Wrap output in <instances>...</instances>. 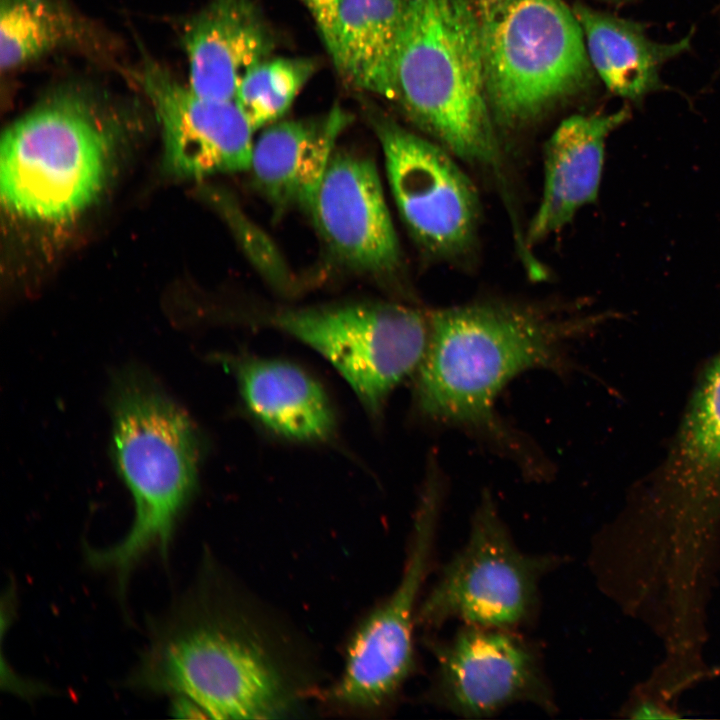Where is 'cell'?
Returning <instances> with one entry per match:
<instances>
[{
  "instance_id": "cell-23",
  "label": "cell",
  "mask_w": 720,
  "mask_h": 720,
  "mask_svg": "<svg viewBox=\"0 0 720 720\" xmlns=\"http://www.w3.org/2000/svg\"><path fill=\"white\" fill-rule=\"evenodd\" d=\"M302 1L314 19L322 40L328 52H330L334 42L335 26L340 0Z\"/></svg>"
},
{
  "instance_id": "cell-12",
  "label": "cell",
  "mask_w": 720,
  "mask_h": 720,
  "mask_svg": "<svg viewBox=\"0 0 720 720\" xmlns=\"http://www.w3.org/2000/svg\"><path fill=\"white\" fill-rule=\"evenodd\" d=\"M132 73L154 108L174 173L201 178L250 169L254 130L234 99L201 96L151 58Z\"/></svg>"
},
{
  "instance_id": "cell-15",
  "label": "cell",
  "mask_w": 720,
  "mask_h": 720,
  "mask_svg": "<svg viewBox=\"0 0 720 720\" xmlns=\"http://www.w3.org/2000/svg\"><path fill=\"white\" fill-rule=\"evenodd\" d=\"M275 34L255 0H209L182 28L189 87L232 100L243 76L270 57Z\"/></svg>"
},
{
  "instance_id": "cell-22",
  "label": "cell",
  "mask_w": 720,
  "mask_h": 720,
  "mask_svg": "<svg viewBox=\"0 0 720 720\" xmlns=\"http://www.w3.org/2000/svg\"><path fill=\"white\" fill-rule=\"evenodd\" d=\"M316 70L311 58H267L252 67L238 85L234 100L253 130L277 122Z\"/></svg>"
},
{
  "instance_id": "cell-18",
  "label": "cell",
  "mask_w": 720,
  "mask_h": 720,
  "mask_svg": "<svg viewBox=\"0 0 720 720\" xmlns=\"http://www.w3.org/2000/svg\"><path fill=\"white\" fill-rule=\"evenodd\" d=\"M233 364L246 408L286 439L320 442L335 431V415L322 386L300 367L281 360L242 358Z\"/></svg>"
},
{
  "instance_id": "cell-10",
  "label": "cell",
  "mask_w": 720,
  "mask_h": 720,
  "mask_svg": "<svg viewBox=\"0 0 720 720\" xmlns=\"http://www.w3.org/2000/svg\"><path fill=\"white\" fill-rule=\"evenodd\" d=\"M434 661L427 704L465 719L496 716L518 705L559 712L543 648L522 630L462 624L448 637L424 639Z\"/></svg>"
},
{
  "instance_id": "cell-19",
  "label": "cell",
  "mask_w": 720,
  "mask_h": 720,
  "mask_svg": "<svg viewBox=\"0 0 720 720\" xmlns=\"http://www.w3.org/2000/svg\"><path fill=\"white\" fill-rule=\"evenodd\" d=\"M405 0H340L329 52L360 90L396 101V65Z\"/></svg>"
},
{
  "instance_id": "cell-20",
  "label": "cell",
  "mask_w": 720,
  "mask_h": 720,
  "mask_svg": "<svg viewBox=\"0 0 720 720\" xmlns=\"http://www.w3.org/2000/svg\"><path fill=\"white\" fill-rule=\"evenodd\" d=\"M573 12L582 28L591 65L614 94L640 100L659 81L667 60L686 50L687 36L675 43H656L639 25L578 3Z\"/></svg>"
},
{
  "instance_id": "cell-8",
  "label": "cell",
  "mask_w": 720,
  "mask_h": 720,
  "mask_svg": "<svg viewBox=\"0 0 720 720\" xmlns=\"http://www.w3.org/2000/svg\"><path fill=\"white\" fill-rule=\"evenodd\" d=\"M262 320L329 361L373 417L416 372L429 334L428 313L394 303L286 308Z\"/></svg>"
},
{
  "instance_id": "cell-14",
  "label": "cell",
  "mask_w": 720,
  "mask_h": 720,
  "mask_svg": "<svg viewBox=\"0 0 720 720\" xmlns=\"http://www.w3.org/2000/svg\"><path fill=\"white\" fill-rule=\"evenodd\" d=\"M651 506L679 523L713 520L720 510V354L707 367L657 474Z\"/></svg>"
},
{
  "instance_id": "cell-2",
  "label": "cell",
  "mask_w": 720,
  "mask_h": 720,
  "mask_svg": "<svg viewBox=\"0 0 720 720\" xmlns=\"http://www.w3.org/2000/svg\"><path fill=\"white\" fill-rule=\"evenodd\" d=\"M132 682L177 698L184 717L271 719L287 712L286 680L266 647L200 594L152 634Z\"/></svg>"
},
{
  "instance_id": "cell-6",
  "label": "cell",
  "mask_w": 720,
  "mask_h": 720,
  "mask_svg": "<svg viewBox=\"0 0 720 720\" xmlns=\"http://www.w3.org/2000/svg\"><path fill=\"white\" fill-rule=\"evenodd\" d=\"M494 118L535 119L590 79L584 34L562 0H474Z\"/></svg>"
},
{
  "instance_id": "cell-16",
  "label": "cell",
  "mask_w": 720,
  "mask_h": 720,
  "mask_svg": "<svg viewBox=\"0 0 720 720\" xmlns=\"http://www.w3.org/2000/svg\"><path fill=\"white\" fill-rule=\"evenodd\" d=\"M628 116L627 108L609 114H577L555 129L544 149L543 190L527 230L528 246L558 232L583 206L596 201L606 139Z\"/></svg>"
},
{
  "instance_id": "cell-7",
  "label": "cell",
  "mask_w": 720,
  "mask_h": 720,
  "mask_svg": "<svg viewBox=\"0 0 720 720\" xmlns=\"http://www.w3.org/2000/svg\"><path fill=\"white\" fill-rule=\"evenodd\" d=\"M565 562L560 554L523 551L484 491L464 544L421 599L417 626L432 632L458 621L524 631L539 617L543 579Z\"/></svg>"
},
{
  "instance_id": "cell-24",
  "label": "cell",
  "mask_w": 720,
  "mask_h": 720,
  "mask_svg": "<svg viewBox=\"0 0 720 720\" xmlns=\"http://www.w3.org/2000/svg\"><path fill=\"white\" fill-rule=\"evenodd\" d=\"M631 717L634 719H661L676 717L665 707L650 701L641 702L631 710Z\"/></svg>"
},
{
  "instance_id": "cell-11",
  "label": "cell",
  "mask_w": 720,
  "mask_h": 720,
  "mask_svg": "<svg viewBox=\"0 0 720 720\" xmlns=\"http://www.w3.org/2000/svg\"><path fill=\"white\" fill-rule=\"evenodd\" d=\"M371 112L395 203L409 231L436 258L465 255L474 244L480 215L473 182L442 145Z\"/></svg>"
},
{
  "instance_id": "cell-9",
  "label": "cell",
  "mask_w": 720,
  "mask_h": 720,
  "mask_svg": "<svg viewBox=\"0 0 720 720\" xmlns=\"http://www.w3.org/2000/svg\"><path fill=\"white\" fill-rule=\"evenodd\" d=\"M447 480L431 461L419 495L400 580L362 623L347 649L336 697L356 708L394 698L415 669L414 629L422 589L435 564Z\"/></svg>"
},
{
  "instance_id": "cell-3",
  "label": "cell",
  "mask_w": 720,
  "mask_h": 720,
  "mask_svg": "<svg viewBox=\"0 0 720 720\" xmlns=\"http://www.w3.org/2000/svg\"><path fill=\"white\" fill-rule=\"evenodd\" d=\"M110 410L112 457L133 498L135 517L118 543L90 551L89 559L121 580L150 551L167 553L196 488L200 442L185 410L141 369L115 377Z\"/></svg>"
},
{
  "instance_id": "cell-4",
  "label": "cell",
  "mask_w": 720,
  "mask_h": 720,
  "mask_svg": "<svg viewBox=\"0 0 720 720\" xmlns=\"http://www.w3.org/2000/svg\"><path fill=\"white\" fill-rule=\"evenodd\" d=\"M396 102L451 154L498 171L474 0H405Z\"/></svg>"
},
{
  "instance_id": "cell-13",
  "label": "cell",
  "mask_w": 720,
  "mask_h": 720,
  "mask_svg": "<svg viewBox=\"0 0 720 720\" xmlns=\"http://www.w3.org/2000/svg\"><path fill=\"white\" fill-rule=\"evenodd\" d=\"M308 212L345 265L381 275L397 272L400 247L372 161L334 152Z\"/></svg>"
},
{
  "instance_id": "cell-5",
  "label": "cell",
  "mask_w": 720,
  "mask_h": 720,
  "mask_svg": "<svg viewBox=\"0 0 720 720\" xmlns=\"http://www.w3.org/2000/svg\"><path fill=\"white\" fill-rule=\"evenodd\" d=\"M110 135L93 101L64 90L9 126L1 139L0 192L26 219L63 222L103 188Z\"/></svg>"
},
{
  "instance_id": "cell-17",
  "label": "cell",
  "mask_w": 720,
  "mask_h": 720,
  "mask_svg": "<svg viewBox=\"0 0 720 720\" xmlns=\"http://www.w3.org/2000/svg\"><path fill=\"white\" fill-rule=\"evenodd\" d=\"M351 121L350 113L334 105L319 117L274 122L263 130L253 146L250 169L275 209L309 210L336 141Z\"/></svg>"
},
{
  "instance_id": "cell-1",
  "label": "cell",
  "mask_w": 720,
  "mask_h": 720,
  "mask_svg": "<svg viewBox=\"0 0 720 720\" xmlns=\"http://www.w3.org/2000/svg\"><path fill=\"white\" fill-rule=\"evenodd\" d=\"M428 320L414 390L420 416L487 442L528 477L549 475L546 459L501 418L496 400L525 371L567 372L569 345L598 318L540 304L486 300L429 312Z\"/></svg>"
},
{
  "instance_id": "cell-21",
  "label": "cell",
  "mask_w": 720,
  "mask_h": 720,
  "mask_svg": "<svg viewBox=\"0 0 720 720\" xmlns=\"http://www.w3.org/2000/svg\"><path fill=\"white\" fill-rule=\"evenodd\" d=\"M97 39L93 26L63 0H0L2 72L60 48H96Z\"/></svg>"
}]
</instances>
